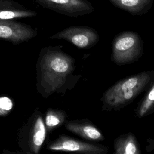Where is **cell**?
I'll use <instances>...</instances> for the list:
<instances>
[{
  "mask_svg": "<svg viewBox=\"0 0 154 154\" xmlns=\"http://www.w3.org/2000/svg\"><path fill=\"white\" fill-rule=\"evenodd\" d=\"M154 112V81L146 91L145 95L135 109V116L141 119Z\"/></svg>",
  "mask_w": 154,
  "mask_h": 154,
  "instance_id": "cell-13",
  "label": "cell"
},
{
  "mask_svg": "<svg viewBox=\"0 0 154 154\" xmlns=\"http://www.w3.org/2000/svg\"><path fill=\"white\" fill-rule=\"evenodd\" d=\"M37 87L47 97L54 93L64 94L75 87L81 75H73L75 59L60 46L42 49L38 61Z\"/></svg>",
  "mask_w": 154,
  "mask_h": 154,
  "instance_id": "cell-1",
  "label": "cell"
},
{
  "mask_svg": "<svg viewBox=\"0 0 154 154\" xmlns=\"http://www.w3.org/2000/svg\"><path fill=\"white\" fill-rule=\"evenodd\" d=\"M154 81V70L143 71L117 81L102 94V109L119 111L131 104Z\"/></svg>",
  "mask_w": 154,
  "mask_h": 154,
  "instance_id": "cell-2",
  "label": "cell"
},
{
  "mask_svg": "<svg viewBox=\"0 0 154 154\" xmlns=\"http://www.w3.org/2000/svg\"><path fill=\"white\" fill-rule=\"evenodd\" d=\"M64 126L67 131L88 141L99 142L105 139L101 131L88 119L66 120Z\"/></svg>",
  "mask_w": 154,
  "mask_h": 154,
  "instance_id": "cell-9",
  "label": "cell"
},
{
  "mask_svg": "<svg viewBox=\"0 0 154 154\" xmlns=\"http://www.w3.org/2000/svg\"><path fill=\"white\" fill-rule=\"evenodd\" d=\"M116 7L133 15H140L146 12L152 3V0H109Z\"/></svg>",
  "mask_w": 154,
  "mask_h": 154,
  "instance_id": "cell-12",
  "label": "cell"
},
{
  "mask_svg": "<svg viewBox=\"0 0 154 154\" xmlns=\"http://www.w3.org/2000/svg\"><path fill=\"white\" fill-rule=\"evenodd\" d=\"M43 8L70 16L77 17L91 13L94 8L87 0H32Z\"/></svg>",
  "mask_w": 154,
  "mask_h": 154,
  "instance_id": "cell-7",
  "label": "cell"
},
{
  "mask_svg": "<svg viewBox=\"0 0 154 154\" xmlns=\"http://www.w3.org/2000/svg\"><path fill=\"white\" fill-rule=\"evenodd\" d=\"M13 107L11 99L7 96L0 97V116H5L10 113Z\"/></svg>",
  "mask_w": 154,
  "mask_h": 154,
  "instance_id": "cell-15",
  "label": "cell"
},
{
  "mask_svg": "<svg viewBox=\"0 0 154 154\" xmlns=\"http://www.w3.org/2000/svg\"><path fill=\"white\" fill-rule=\"evenodd\" d=\"M37 30L14 20H0V40L19 44L35 37Z\"/></svg>",
  "mask_w": 154,
  "mask_h": 154,
  "instance_id": "cell-8",
  "label": "cell"
},
{
  "mask_svg": "<svg viewBox=\"0 0 154 154\" xmlns=\"http://www.w3.org/2000/svg\"><path fill=\"white\" fill-rule=\"evenodd\" d=\"M115 154H141L140 144L134 134L127 132L121 134L113 142Z\"/></svg>",
  "mask_w": 154,
  "mask_h": 154,
  "instance_id": "cell-11",
  "label": "cell"
},
{
  "mask_svg": "<svg viewBox=\"0 0 154 154\" xmlns=\"http://www.w3.org/2000/svg\"><path fill=\"white\" fill-rule=\"evenodd\" d=\"M48 149L52 151L75 152L84 154H106L109 148L105 146L82 141L64 134L50 142Z\"/></svg>",
  "mask_w": 154,
  "mask_h": 154,
  "instance_id": "cell-6",
  "label": "cell"
},
{
  "mask_svg": "<svg viewBox=\"0 0 154 154\" xmlns=\"http://www.w3.org/2000/svg\"><path fill=\"white\" fill-rule=\"evenodd\" d=\"M20 134L19 145L25 153L37 154L45 141L47 130L40 111H36Z\"/></svg>",
  "mask_w": 154,
  "mask_h": 154,
  "instance_id": "cell-4",
  "label": "cell"
},
{
  "mask_svg": "<svg viewBox=\"0 0 154 154\" xmlns=\"http://www.w3.org/2000/svg\"><path fill=\"white\" fill-rule=\"evenodd\" d=\"M50 38L65 40L79 49H88L98 43L99 35L91 27L72 26L54 34Z\"/></svg>",
  "mask_w": 154,
  "mask_h": 154,
  "instance_id": "cell-5",
  "label": "cell"
},
{
  "mask_svg": "<svg viewBox=\"0 0 154 154\" xmlns=\"http://www.w3.org/2000/svg\"><path fill=\"white\" fill-rule=\"evenodd\" d=\"M144 43L140 35L126 31L117 34L111 43V61L123 66L138 61L143 56Z\"/></svg>",
  "mask_w": 154,
  "mask_h": 154,
  "instance_id": "cell-3",
  "label": "cell"
},
{
  "mask_svg": "<svg viewBox=\"0 0 154 154\" xmlns=\"http://www.w3.org/2000/svg\"><path fill=\"white\" fill-rule=\"evenodd\" d=\"M37 14V11L26 8L15 1L0 0V20L32 17Z\"/></svg>",
  "mask_w": 154,
  "mask_h": 154,
  "instance_id": "cell-10",
  "label": "cell"
},
{
  "mask_svg": "<svg viewBox=\"0 0 154 154\" xmlns=\"http://www.w3.org/2000/svg\"><path fill=\"white\" fill-rule=\"evenodd\" d=\"M67 117L66 112L64 110L48 109L46 112L44 120L47 132H52L64 124Z\"/></svg>",
  "mask_w": 154,
  "mask_h": 154,
  "instance_id": "cell-14",
  "label": "cell"
}]
</instances>
